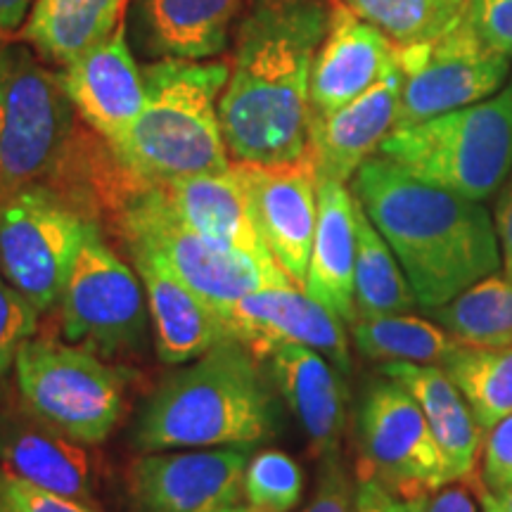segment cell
Returning a JSON list of instances; mask_svg holds the SVG:
<instances>
[{"label": "cell", "mask_w": 512, "mask_h": 512, "mask_svg": "<svg viewBox=\"0 0 512 512\" xmlns=\"http://www.w3.org/2000/svg\"><path fill=\"white\" fill-rule=\"evenodd\" d=\"M328 19L323 0H245L219 100L233 162L287 164L306 157L311 69Z\"/></svg>", "instance_id": "1"}, {"label": "cell", "mask_w": 512, "mask_h": 512, "mask_svg": "<svg viewBox=\"0 0 512 512\" xmlns=\"http://www.w3.org/2000/svg\"><path fill=\"white\" fill-rule=\"evenodd\" d=\"M349 183L425 311L501 271L494 216L484 202L422 181L382 155L370 157Z\"/></svg>", "instance_id": "2"}, {"label": "cell", "mask_w": 512, "mask_h": 512, "mask_svg": "<svg viewBox=\"0 0 512 512\" xmlns=\"http://www.w3.org/2000/svg\"><path fill=\"white\" fill-rule=\"evenodd\" d=\"M259 358L238 339L159 384L136 420L140 451L252 448L278 432V401Z\"/></svg>", "instance_id": "3"}, {"label": "cell", "mask_w": 512, "mask_h": 512, "mask_svg": "<svg viewBox=\"0 0 512 512\" xmlns=\"http://www.w3.org/2000/svg\"><path fill=\"white\" fill-rule=\"evenodd\" d=\"M230 64L159 60L143 67L145 105L126 136L110 145L112 162L138 183L226 171L230 155L219 100Z\"/></svg>", "instance_id": "4"}, {"label": "cell", "mask_w": 512, "mask_h": 512, "mask_svg": "<svg viewBox=\"0 0 512 512\" xmlns=\"http://www.w3.org/2000/svg\"><path fill=\"white\" fill-rule=\"evenodd\" d=\"M124 174V171H121ZM126 181L114 185V216L128 254H145L162 264L200 294L211 309L230 323L235 306L249 292L268 285L292 283L278 261L259 259L214 242L178 219L152 183ZM233 328V325H230Z\"/></svg>", "instance_id": "5"}, {"label": "cell", "mask_w": 512, "mask_h": 512, "mask_svg": "<svg viewBox=\"0 0 512 512\" xmlns=\"http://www.w3.org/2000/svg\"><path fill=\"white\" fill-rule=\"evenodd\" d=\"M377 155L467 200H491L512 174V83L475 105L394 128Z\"/></svg>", "instance_id": "6"}, {"label": "cell", "mask_w": 512, "mask_h": 512, "mask_svg": "<svg viewBox=\"0 0 512 512\" xmlns=\"http://www.w3.org/2000/svg\"><path fill=\"white\" fill-rule=\"evenodd\" d=\"M76 110L57 72L27 43H0V202L53 183L67 162Z\"/></svg>", "instance_id": "7"}, {"label": "cell", "mask_w": 512, "mask_h": 512, "mask_svg": "<svg viewBox=\"0 0 512 512\" xmlns=\"http://www.w3.org/2000/svg\"><path fill=\"white\" fill-rule=\"evenodd\" d=\"M95 226L91 202L55 183L17 190L0 202V273L43 316L60 302L76 254Z\"/></svg>", "instance_id": "8"}, {"label": "cell", "mask_w": 512, "mask_h": 512, "mask_svg": "<svg viewBox=\"0 0 512 512\" xmlns=\"http://www.w3.org/2000/svg\"><path fill=\"white\" fill-rule=\"evenodd\" d=\"M126 382L124 370L50 335L31 337L15 363L24 408L86 446L102 444L119 425Z\"/></svg>", "instance_id": "9"}, {"label": "cell", "mask_w": 512, "mask_h": 512, "mask_svg": "<svg viewBox=\"0 0 512 512\" xmlns=\"http://www.w3.org/2000/svg\"><path fill=\"white\" fill-rule=\"evenodd\" d=\"M57 306L64 342L100 358L131 354L147 339L143 280L107 245L100 223L83 240Z\"/></svg>", "instance_id": "10"}, {"label": "cell", "mask_w": 512, "mask_h": 512, "mask_svg": "<svg viewBox=\"0 0 512 512\" xmlns=\"http://www.w3.org/2000/svg\"><path fill=\"white\" fill-rule=\"evenodd\" d=\"M358 482L373 479L392 494L422 498L453 484L425 413L401 384L375 380L358 408Z\"/></svg>", "instance_id": "11"}, {"label": "cell", "mask_w": 512, "mask_h": 512, "mask_svg": "<svg viewBox=\"0 0 512 512\" xmlns=\"http://www.w3.org/2000/svg\"><path fill=\"white\" fill-rule=\"evenodd\" d=\"M399 67L403 88L396 128L491 98L510 74L508 57L486 46L465 17L434 41L399 48Z\"/></svg>", "instance_id": "12"}, {"label": "cell", "mask_w": 512, "mask_h": 512, "mask_svg": "<svg viewBox=\"0 0 512 512\" xmlns=\"http://www.w3.org/2000/svg\"><path fill=\"white\" fill-rule=\"evenodd\" d=\"M252 448H195L140 458L131 467L136 512H233L245 496Z\"/></svg>", "instance_id": "13"}, {"label": "cell", "mask_w": 512, "mask_h": 512, "mask_svg": "<svg viewBox=\"0 0 512 512\" xmlns=\"http://www.w3.org/2000/svg\"><path fill=\"white\" fill-rule=\"evenodd\" d=\"M261 240L294 285L304 287L318 223V174L309 152L287 164L233 162Z\"/></svg>", "instance_id": "14"}, {"label": "cell", "mask_w": 512, "mask_h": 512, "mask_svg": "<svg viewBox=\"0 0 512 512\" xmlns=\"http://www.w3.org/2000/svg\"><path fill=\"white\" fill-rule=\"evenodd\" d=\"M230 325L235 339L256 358H268L285 344H299L323 354L342 375L351 370L344 320L294 283L249 292L235 306Z\"/></svg>", "instance_id": "15"}, {"label": "cell", "mask_w": 512, "mask_h": 512, "mask_svg": "<svg viewBox=\"0 0 512 512\" xmlns=\"http://www.w3.org/2000/svg\"><path fill=\"white\" fill-rule=\"evenodd\" d=\"M64 93L79 117L107 145L126 136L145 105L143 67L126 36V22L110 38L57 69Z\"/></svg>", "instance_id": "16"}, {"label": "cell", "mask_w": 512, "mask_h": 512, "mask_svg": "<svg viewBox=\"0 0 512 512\" xmlns=\"http://www.w3.org/2000/svg\"><path fill=\"white\" fill-rule=\"evenodd\" d=\"M245 0H128L126 36L147 62H204L233 43Z\"/></svg>", "instance_id": "17"}, {"label": "cell", "mask_w": 512, "mask_h": 512, "mask_svg": "<svg viewBox=\"0 0 512 512\" xmlns=\"http://www.w3.org/2000/svg\"><path fill=\"white\" fill-rule=\"evenodd\" d=\"M396 64L399 48L380 29L335 0L328 31L311 69V117H325L349 105L392 72Z\"/></svg>", "instance_id": "18"}, {"label": "cell", "mask_w": 512, "mask_h": 512, "mask_svg": "<svg viewBox=\"0 0 512 512\" xmlns=\"http://www.w3.org/2000/svg\"><path fill=\"white\" fill-rule=\"evenodd\" d=\"M0 467L46 491L93 501L95 475L86 444L36 418L22 401H0Z\"/></svg>", "instance_id": "19"}, {"label": "cell", "mask_w": 512, "mask_h": 512, "mask_svg": "<svg viewBox=\"0 0 512 512\" xmlns=\"http://www.w3.org/2000/svg\"><path fill=\"white\" fill-rule=\"evenodd\" d=\"M403 74L396 67L349 105L309 121V157L318 178L349 183L396 128Z\"/></svg>", "instance_id": "20"}, {"label": "cell", "mask_w": 512, "mask_h": 512, "mask_svg": "<svg viewBox=\"0 0 512 512\" xmlns=\"http://www.w3.org/2000/svg\"><path fill=\"white\" fill-rule=\"evenodd\" d=\"M143 280L150 323L155 330V349L162 363L195 361L219 344L233 342V328L200 294L183 285L174 273L145 254H131Z\"/></svg>", "instance_id": "21"}, {"label": "cell", "mask_w": 512, "mask_h": 512, "mask_svg": "<svg viewBox=\"0 0 512 512\" xmlns=\"http://www.w3.org/2000/svg\"><path fill=\"white\" fill-rule=\"evenodd\" d=\"M280 396L320 458L335 453L347 427V384L316 349L285 344L268 356Z\"/></svg>", "instance_id": "22"}, {"label": "cell", "mask_w": 512, "mask_h": 512, "mask_svg": "<svg viewBox=\"0 0 512 512\" xmlns=\"http://www.w3.org/2000/svg\"><path fill=\"white\" fill-rule=\"evenodd\" d=\"M356 211L347 183L318 178V223L304 290L347 325L356 320Z\"/></svg>", "instance_id": "23"}, {"label": "cell", "mask_w": 512, "mask_h": 512, "mask_svg": "<svg viewBox=\"0 0 512 512\" xmlns=\"http://www.w3.org/2000/svg\"><path fill=\"white\" fill-rule=\"evenodd\" d=\"M382 375L401 384L425 413L430 430L446 458L451 482H467L475 475L482 456L484 432L460 394L456 382L441 366H422L408 361H387Z\"/></svg>", "instance_id": "24"}, {"label": "cell", "mask_w": 512, "mask_h": 512, "mask_svg": "<svg viewBox=\"0 0 512 512\" xmlns=\"http://www.w3.org/2000/svg\"><path fill=\"white\" fill-rule=\"evenodd\" d=\"M152 185H157L164 202L178 219L202 233L204 238L259 256V259L273 256L254 226L245 183L233 164L226 171Z\"/></svg>", "instance_id": "25"}, {"label": "cell", "mask_w": 512, "mask_h": 512, "mask_svg": "<svg viewBox=\"0 0 512 512\" xmlns=\"http://www.w3.org/2000/svg\"><path fill=\"white\" fill-rule=\"evenodd\" d=\"M126 8L128 0H36L19 38L43 62L64 67L110 38Z\"/></svg>", "instance_id": "26"}, {"label": "cell", "mask_w": 512, "mask_h": 512, "mask_svg": "<svg viewBox=\"0 0 512 512\" xmlns=\"http://www.w3.org/2000/svg\"><path fill=\"white\" fill-rule=\"evenodd\" d=\"M427 313L463 347H512V275L505 271L486 275Z\"/></svg>", "instance_id": "27"}, {"label": "cell", "mask_w": 512, "mask_h": 512, "mask_svg": "<svg viewBox=\"0 0 512 512\" xmlns=\"http://www.w3.org/2000/svg\"><path fill=\"white\" fill-rule=\"evenodd\" d=\"M354 344L363 356L373 361H408L422 366H446V361L463 347L434 320L411 313L356 318L349 325Z\"/></svg>", "instance_id": "28"}, {"label": "cell", "mask_w": 512, "mask_h": 512, "mask_svg": "<svg viewBox=\"0 0 512 512\" xmlns=\"http://www.w3.org/2000/svg\"><path fill=\"white\" fill-rule=\"evenodd\" d=\"M354 302L356 318L408 313L418 304L399 259L368 219L361 202L356 211Z\"/></svg>", "instance_id": "29"}, {"label": "cell", "mask_w": 512, "mask_h": 512, "mask_svg": "<svg viewBox=\"0 0 512 512\" xmlns=\"http://www.w3.org/2000/svg\"><path fill=\"white\" fill-rule=\"evenodd\" d=\"M444 370L456 382L484 434L512 413V347H460Z\"/></svg>", "instance_id": "30"}, {"label": "cell", "mask_w": 512, "mask_h": 512, "mask_svg": "<svg viewBox=\"0 0 512 512\" xmlns=\"http://www.w3.org/2000/svg\"><path fill=\"white\" fill-rule=\"evenodd\" d=\"M382 31L396 48L427 43L463 19L467 0H337Z\"/></svg>", "instance_id": "31"}, {"label": "cell", "mask_w": 512, "mask_h": 512, "mask_svg": "<svg viewBox=\"0 0 512 512\" xmlns=\"http://www.w3.org/2000/svg\"><path fill=\"white\" fill-rule=\"evenodd\" d=\"M304 494V472L297 460L283 451H259L245 470V498L252 505L290 512Z\"/></svg>", "instance_id": "32"}, {"label": "cell", "mask_w": 512, "mask_h": 512, "mask_svg": "<svg viewBox=\"0 0 512 512\" xmlns=\"http://www.w3.org/2000/svg\"><path fill=\"white\" fill-rule=\"evenodd\" d=\"M41 313L0 273V401L8 396L19 351L36 335Z\"/></svg>", "instance_id": "33"}, {"label": "cell", "mask_w": 512, "mask_h": 512, "mask_svg": "<svg viewBox=\"0 0 512 512\" xmlns=\"http://www.w3.org/2000/svg\"><path fill=\"white\" fill-rule=\"evenodd\" d=\"M0 512H98L91 503L22 482L0 467Z\"/></svg>", "instance_id": "34"}, {"label": "cell", "mask_w": 512, "mask_h": 512, "mask_svg": "<svg viewBox=\"0 0 512 512\" xmlns=\"http://www.w3.org/2000/svg\"><path fill=\"white\" fill-rule=\"evenodd\" d=\"M479 460V486L494 494L512 489V413L484 434Z\"/></svg>", "instance_id": "35"}, {"label": "cell", "mask_w": 512, "mask_h": 512, "mask_svg": "<svg viewBox=\"0 0 512 512\" xmlns=\"http://www.w3.org/2000/svg\"><path fill=\"white\" fill-rule=\"evenodd\" d=\"M463 17L486 46L512 60V0H467Z\"/></svg>", "instance_id": "36"}, {"label": "cell", "mask_w": 512, "mask_h": 512, "mask_svg": "<svg viewBox=\"0 0 512 512\" xmlns=\"http://www.w3.org/2000/svg\"><path fill=\"white\" fill-rule=\"evenodd\" d=\"M354 501L356 489L347 467L342 465V458L337 456V451L323 456L316 491L304 512H354Z\"/></svg>", "instance_id": "37"}, {"label": "cell", "mask_w": 512, "mask_h": 512, "mask_svg": "<svg viewBox=\"0 0 512 512\" xmlns=\"http://www.w3.org/2000/svg\"><path fill=\"white\" fill-rule=\"evenodd\" d=\"M354 512H420V498H401L384 489L380 482L363 479L356 486Z\"/></svg>", "instance_id": "38"}, {"label": "cell", "mask_w": 512, "mask_h": 512, "mask_svg": "<svg viewBox=\"0 0 512 512\" xmlns=\"http://www.w3.org/2000/svg\"><path fill=\"white\" fill-rule=\"evenodd\" d=\"M491 216H494L498 247H501L503 271L512 275V174L503 183V188L498 190L494 214Z\"/></svg>", "instance_id": "39"}, {"label": "cell", "mask_w": 512, "mask_h": 512, "mask_svg": "<svg viewBox=\"0 0 512 512\" xmlns=\"http://www.w3.org/2000/svg\"><path fill=\"white\" fill-rule=\"evenodd\" d=\"M477 501L458 482L441 486L430 496L420 498V512H477Z\"/></svg>", "instance_id": "40"}, {"label": "cell", "mask_w": 512, "mask_h": 512, "mask_svg": "<svg viewBox=\"0 0 512 512\" xmlns=\"http://www.w3.org/2000/svg\"><path fill=\"white\" fill-rule=\"evenodd\" d=\"M36 0H0V43L27 24V17Z\"/></svg>", "instance_id": "41"}, {"label": "cell", "mask_w": 512, "mask_h": 512, "mask_svg": "<svg viewBox=\"0 0 512 512\" xmlns=\"http://www.w3.org/2000/svg\"><path fill=\"white\" fill-rule=\"evenodd\" d=\"M477 503L482 512H512V489L494 494L477 484Z\"/></svg>", "instance_id": "42"}, {"label": "cell", "mask_w": 512, "mask_h": 512, "mask_svg": "<svg viewBox=\"0 0 512 512\" xmlns=\"http://www.w3.org/2000/svg\"><path fill=\"white\" fill-rule=\"evenodd\" d=\"M233 512H280V510H273V508H266V505H238Z\"/></svg>", "instance_id": "43"}]
</instances>
